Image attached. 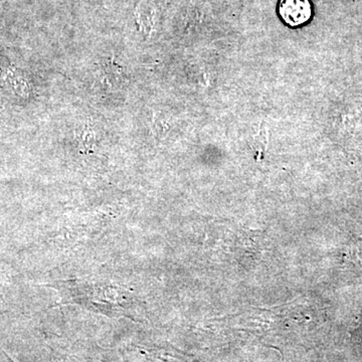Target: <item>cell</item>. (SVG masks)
<instances>
[{"mask_svg": "<svg viewBox=\"0 0 362 362\" xmlns=\"http://www.w3.org/2000/svg\"><path fill=\"white\" fill-rule=\"evenodd\" d=\"M278 13L284 24L290 28H299L311 19V2L310 0H280Z\"/></svg>", "mask_w": 362, "mask_h": 362, "instance_id": "6da1fadb", "label": "cell"}]
</instances>
